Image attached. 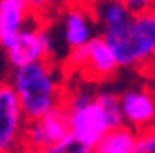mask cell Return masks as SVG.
Wrapping results in <instances>:
<instances>
[{"label": "cell", "mask_w": 155, "mask_h": 153, "mask_svg": "<svg viewBox=\"0 0 155 153\" xmlns=\"http://www.w3.org/2000/svg\"><path fill=\"white\" fill-rule=\"evenodd\" d=\"M67 67L68 70L78 72L83 78L94 80V81L107 80L120 68L111 44L102 33L96 35L89 44L68 52Z\"/></svg>", "instance_id": "5b68a950"}, {"label": "cell", "mask_w": 155, "mask_h": 153, "mask_svg": "<svg viewBox=\"0 0 155 153\" xmlns=\"http://www.w3.org/2000/svg\"><path fill=\"white\" fill-rule=\"evenodd\" d=\"M120 109L124 124L135 131L155 127V94L142 87H133L120 94Z\"/></svg>", "instance_id": "9c48e42d"}, {"label": "cell", "mask_w": 155, "mask_h": 153, "mask_svg": "<svg viewBox=\"0 0 155 153\" xmlns=\"http://www.w3.org/2000/svg\"><path fill=\"white\" fill-rule=\"evenodd\" d=\"M68 135H70L68 112L63 105H59L41 114L39 118L28 120L22 140V151H37L52 148L59 144L63 138H67Z\"/></svg>", "instance_id": "52a82bcc"}, {"label": "cell", "mask_w": 155, "mask_h": 153, "mask_svg": "<svg viewBox=\"0 0 155 153\" xmlns=\"http://www.w3.org/2000/svg\"><path fill=\"white\" fill-rule=\"evenodd\" d=\"M8 81L11 83L28 120L63 105L65 87L59 68L54 61H39L21 68H13Z\"/></svg>", "instance_id": "7a4b0ae2"}, {"label": "cell", "mask_w": 155, "mask_h": 153, "mask_svg": "<svg viewBox=\"0 0 155 153\" xmlns=\"http://www.w3.org/2000/svg\"><path fill=\"white\" fill-rule=\"evenodd\" d=\"M22 153H26V151H22Z\"/></svg>", "instance_id": "ac0fdd59"}, {"label": "cell", "mask_w": 155, "mask_h": 153, "mask_svg": "<svg viewBox=\"0 0 155 153\" xmlns=\"http://www.w3.org/2000/svg\"><path fill=\"white\" fill-rule=\"evenodd\" d=\"M98 28L92 8L80 4H65L59 13V33L67 52L78 50L94 39V30Z\"/></svg>", "instance_id": "ba28073f"}, {"label": "cell", "mask_w": 155, "mask_h": 153, "mask_svg": "<svg viewBox=\"0 0 155 153\" xmlns=\"http://www.w3.org/2000/svg\"><path fill=\"white\" fill-rule=\"evenodd\" d=\"M133 153H155V127L139 133V140Z\"/></svg>", "instance_id": "5bb4252c"}, {"label": "cell", "mask_w": 155, "mask_h": 153, "mask_svg": "<svg viewBox=\"0 0 155 153\" xmlns=\"http://www.w3.org/2000/svg\"><path fill=\"white\" fill-rule=\"evenodd\" d=\"M92 11L100 31L124 26L133 15V11H129L118 0H100L92 6Z\"/></svg>", "instance_id": "7c38bea8"}, {"label": "cell", "mask_w": 155, "mask_h": 153, "mask_svg": "<svg viewBox=\"0 0 155 153\" xmlns=\"http://www.w3.org/2000/svg\"><path fill=\"white\" fill-rule=\"evenodd\" d=\"M59 2H63V4H80V6H89V8H92L96 2H100V0H59Z\"/></svg>", "instance_id": "e0dca14e"}, {"label": "cell", "mask_w": 155, "mask_h": 153, "mask_svg": "<svg viewBox=\"0 0 155 153\" xmlns=\"http://www.w3.org/2000/svg\"><path fill=\"white\" fill-rule=\"evenodd\" d=\"M28 118L11 83L0 85V153H22Z\"/></svg>", "instance_id": "8992f818"}, {"label": "cell", "mask_w": 155, "mask_h": 153, "mask_svg": "<svg viewBox=\"0 0 155 153\" xmlns=\"http://www.w3.org/2000/svg\"><path fill=\"white\" fill-rule=\"evenodd\" d=\"M139 140V131L129 125H120L111 129L107 135L96 144L94 153H133Z\"/></svg>", "instance_id": "8fae6325"}, {"label": "cell", "mask_w": 155, "mask_h": 153, "mask_svg": "<svg viewBox=\"0 0 155 153\" xmlns=\"http://www.w3.org/2000/svg\"><path fill=\"white\" fill-rule=\"evenodd\" d=\"M26 153H94V148L87 146L85 142H81L80 138H76L70 133L67 138H63L59 144H55L52 148L37 149V151H26Z\"/></svg>", "instance_id": "4fadbf2b"}, {"label": "cell", "mask_w": 155, "mask_h": 153, "mask_svg": "<svg viewBox=\"0 0 155 153\" xmlns=\"http://www.w3.org/2000/svg\"><path fill=\"white\" fill-rule=\"evenodd\" d=\"M118 2H122L133 13H140V11L155 8V0H118Z\"/></svg>", "instance_id": "2e32d148"}, {"label": "cell", "mask_w": 155, "mask_h": 153, "mask_svg": "<svg viewBox=\"0 0 155 153\" xmlns=\"http://www.w3.org/2000/svg\"><path fill=\"white\" fill-rule=\"evenodd\" d=\"M111 44L120 68H148L155 65V8L133 13L120 28L100 31Z\"/></svg>", "instance_id": "3957f363"}, {"label": "cell", "mask_w": 155, "mask_h": 153, "mask_svg": "<svg viewBox=\"0 0 155 153\" xmlns=\"http://www.w3.org/2000/svg\"><path fill=\"white\" fill-rule=\"evenodd\" d=\"M63 107L68 112L70 133L91 148H96L111 129L124 125L120 96L114 92L91 94L85 89H72L65 92Z\"/></svg>", "instance_id": "6da1fadb"}, {"label": "cell", "mask_w": 155, "mask_h": 153, "mask_svg": "<svg viewBox=\"0 0 155 153\" xmlns=\"http://www.w3.org/2000/svg\"><path fill=\"white\" fill-rule=\"evenodd\" d=\"M28 2H30L33 13L37 17H45V15H48V13L54 11L57 0H28Z\"/></svg>", "instance_id": "9a60e30c"}, {"label": "cell", "mask_w": 155, "mask_h": 153, "mask_svg": "<svg viewBox=\"0 0 155 153\" xmlns=\"http://www.w3.org/2000/svg\"><path fill=\"white\" fill-rule=\"evenodd\" d=\"M37 15L28 0H0V43L2 48L22 31Z\"/></svg>", "instance_id": "30bf717a"}, {"label": "cell", "mask_w": 155, "mask_h": 153, "mask_svg": "<svg viewBox=\"0 0 155 153\" xmlns=\"http://www.w3.org/2000/svg\"><path fill=\"white\" fill-rule=\"evenodd\" d=\"M6 63L9 68H21L39 61H52L55 54V41L50 28H46L39 17L18 31L9 44L4 46Z\"/></svg>", "instance_id": "277c9868"}]
</instances>
